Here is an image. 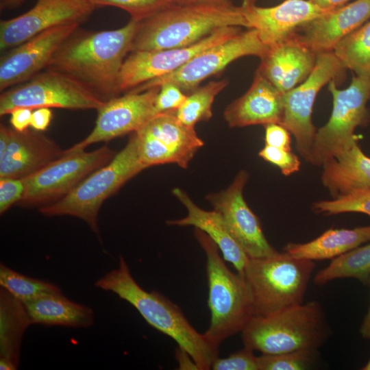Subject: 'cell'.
<instances>
[{
	"label": "cell",
	"mask_w": 370,
	"mask_h": 370,
	"mask_svg": "<svg viewBox=\"0 0 370 370\" xmlns=\"http://www.w3.org/2000/svg\"><path fill=\"white\" fill-rule=\"evenodd\" d=\"M138 22L123 27L88 32L79 27L60 46L47 69L80 82L105 101L117 96L120 71L131 52Z\"/></svg>",
	"instance_id": "obj_1"
},
{
	"label": "cell",
	"mask_w": 370,
	"mask_h": 370,
	"mask_svg": "<svg viewBox=\"0 0 370 370\" xmlns=\"http://www.w3.org/2000/svg\"><path fill=\"white\" fill-rule=\"evenodd\" d=\"M95 286L114 293L133 306L150 325L186 350L199 370L211 369L212 362L219 357V346L197 331L178 306L157 291L143 289L132 277L122 256L118 267L98 279Z\"/></svg>",
	"instance_id": "obj_2"
},
{
	"label": "cell",
	"mask_w": 370,
	"mask_h": 370,
	"mask_svg": "<svg viewBox=\"0 0 370 370\" xmlns=\"http://www.w3.org/2000/svg\"><path fill=\"white\" fill-rule=\"evenodd\" d=\"M228 26L246 27L241 6L175 3L138 22L131 52L187 47Z\"/></svg>",
	"instance_id": "obj_3"
},
{
	"label": "cell",
	"mask_w": 370,
	"mask_h": 370,
	"mask_svg": "<svg viewBox=\"0 0 370 370\" xmlns=\"http://www.w3.org/2000/svg\"><path fill=\"white\" fill-rule=\"evenodd\" d=\"M245 347L262 354L319 349L330 329L316 301L290 306L267 315H254L241 332Z\"/></svg>",
	"instance_id": "obj_4"
},
{
	"label": "cell",
	"mask_w": 370,
	"mask_h": 370,
	"mask_svg": "<svg viewBox=\"0 0 370 370\" xmlns=\"http://www.w3.org/2000/svg\"><path fill=\"white\" fill-rule=\"evenodd\" d=\"M195 237L206 256L208 306L210 323L205 336L219 346L227 338L241 332L254 316L249 285L240 273L226 266L217 244L202 230L195 228Z\"/></svg>",
	"instance_id": "obj_5"
},
{
	"label": "cell",
	"mask_w": 370,
	"mask_h": 370,
	"mask_svg": "<svg viewBox=\"0 0 370 370\" xmlns=\"http://www.w3.org/2000/svg\"><path fill=\"white\" fill-rule=\"evenodd\" d=\"M145 169L138 156L134 132L125 147L110 162L87 176L64 198L38 210L48 217L68 215L80 219L100 239L98 214L102 204Z\"/></svg>",
	"instance_id": "obj_6"
},
{
	"label": "cell",
	"mask_w": 370,
	"mask_h": 370,
	"mask_svg": "<svg viewBox=\"0 0 370 370\" xmlns=\"http://www.w3.org/2000/svg\"><path fill=\"white\" fill-rule=\"evenodd\" d=\"M314 267L313 260L285 251L249 258L243 275L251 291L254 315H267L302 304Z\"/></svg>",
	"instance_id": "obj_7"
},
{
	"label": "cell",
	"mask_w": 370,
	"mask_h": 370,
	"mask_svg": "<svg viewBox=\"0 0 370 370\" xmlns=\"http://www.w3.org/2000/svg\"><path fill=\"white\" fill-rule=\"evenodd\" d=\"M333 98L331 116L317 130L309 163L322 166L357 140L355 130L369 119L370 75L354 76L349 86L340 90L335 80L328 84Z\"/></svg>",
	"instance_id": "obj_8"
},
{
	"label": "cell",
	"mask_w": 370,
	"mask_h": 370,
	"mask_svg": "<svg viewBox=\"0 0 370 370\" xmlns=\"http://www.w3.org/2000/svg\"><path fill=\"white\" fill-rule=\"evenodd\" d=\"M116 153L107 145L92 151L64 153L38 171L23 178L22 199L16 204L38 209L58 201L95 171L110 162Z\"/></svg>",
	"instance_id": "obj_9"
},
{
	"label": "cell",
	"mask_w": 370,
	"mask_h": 370,
	"mask_svg": "<svg viewBox=\"0 0 370 370\" xmlns=\"http://www.w3.org/2000/svg\"><path fill=\"white\" fill-rule=\"evenodd\" d=\"M105 101L73 78L46 69L28 81L1 92L0 116L18 108L99 109Z\"/></svg>",
	"instance_id": "obj_10"
},
{
	"label": "cell",
	"mask_w": 370,
	"mask_h": 370,
	"mask_svg": "<svg viewBox=\"0 0 370 370\" xmlns=\"http://www.w3.org/2000/svg\"><path fill=\"white\" fill-rule=\"evenodd\" d=\"M345 69L333 51L319 53L315 66L306 79L283 95L280 124L293 135L298 152L308 162L317 133L312 121L316 97L326 84L343 79Z\"/></svg>",
	"instance_id": "obj_11"
},
{
	"label": "cell",
	"mask_w": 370,
	"mask_h": 370,
	"mask_svg": "<svg viewBox=\"0 0 370 370\" xmlns=\"http://www.w3.org/2000/svg\"><path fill=\"white\" fill-rule=\"evenodd\" d=\"M269 47L255 29L205 49L174 72L145 82L129 92H139L170 82L183 92H191L206 78L214 75L236 59L247 56L262 58Z\"/></svg>",
	"instance_id": "obj_12"
},
{
	"label": "cell",
	"mask_w": 370,
	"mask_h": 370,
	"mask_svg": "<svg viewBox=\"0 0 370 370\" xmlns=\"http://www.w3.org/2000/svg\"><path fill=\"white\" fill-rule=\"evenodd\" d=\"M135 133L138 156L147 168L176 164L186 169L196 152L204 145L195 127L181 122L175 111L156 114Z\"/></svg>",
	"instance_id": "obj_13"
},
{
	"label": "cell",
	"mask_w": 370,
	"mask_h": 370,
	"mask_svg": "<svg viewBox=\"0 0 370 370\" xmlns=\"http://www.w3.org/2000/svg\"><path fill=\"white\" fill-rule=\"evenodd\" d=\"M240 29L238 26L225 27L184 47L130 52L120 71L119 93H126L145 82L175 71L205 49L234 37L241 32Z\"/></svg>",
	"instance_id": "obj_14"
},
{
	"label": "cell",
	"mask_w": 370,
	"mask_h": 370,
	"mask_svg": "<svg viewBox=\"0 0 370 370\" xmlns=\"http://www.w3.org/2000/svg\"><path fill=\"white\" fill-rule=\"evenodd\" d=\"M160 86L139 92H128L108 99L97 110L98 114L92 132L82 140L63 151L67 153L84 150L88 145L108 142L144 127L157 114L155 101Z\"/></svg>",
	"instance_id": "obj_15"
},
{
	"label": "cell",
	"mask_w": 370,
	"mask_h": 370,
	"mask_svg": "<svg viewBox=\"0 0 370 370\" xmlns=\"http://www.w3.org/2000/svg\"><path fill=\"white\" fill-rule=\"evenodd\" d=\"M96 8L87 0H37L25 13L0 21V50L6 51L57 26L80 25Z\"/></svg>",
	"instance_id": "obj_16"
},
{
	"label": "cell",
	"mask_w": 370,
	"mask_h": 370,
	"mask_svg": "<svg viewBox=\"0 0 370 370\" xmlns=\"http://www.w3.org/2000/svg\"><path fill=\"white\" fill-rule=\"evenodd\" d=\"M249 173L241 170L230 186L206 196V199L225 221L230 232L250 258H260L278 251L266 238L260 221L248 206L243 189Z\"/></svg>",
	"instance_id": "obj_17"
},
{
	"label": "cell",
	"mask_w": 370,
	"mask_h": 370,
	"mask_svg": "<svg viewBox=\"0 0 370 370\" xmlns=\"http://www.w3.org/2000/svg\"><path fill=\"white\" fill-rule=\"evenodd\" d=\"M79 26L51 28L4 51L0 59V91L25 82L47 69L60 46Z\"/></svg>",
	"instance_id": "obj_18"
},
{
	"label": "cell",
	"mask_w": 370,
	"mask_h": 370,
	"mask_svg": "<svg viewBox=\"0 0 370 370\" xmlns=\"http://www.w3.org/2000/svg\"><path fill=\"white\" fill-rule=\"evenodd\" d=\"M241 6L246 27L258 30L269 47L290 36L302 25L332 10L322 9L309 0H286L272 7L243 2Z\"/></svg>",
	"instance_id": "obj_19"
},
{
	"label": "cell",
	"mask_w": 370,
	"mask_h": 370,
	"mask_svg": "<svg viewBox=\"0 0 370 370\" xmlns=\"http://www.w3.org/2000/svg\"><path fill=\"white\" fill-rule=\"evenodd\" d=\"M370 18V0H356L302 25L293 33L317 53L336 45Z\"/></svg>",
	"instance_id": "obj_20"
},
{
	"label": "cell",
	"mask_w": 370,
	"mask_h": 370,
	"mask_svg": "<svg viewBox=\"0 0 370 370\" xmlns=\"http://www.w3.org/2000/svg\"><path fill=\"white\" fill-rule=\"evenodd\" d=\"M63 151L41 132L10 127L9 145L0 158V178H25L62 156Z\"/></svg>",
	"instance_id": "obj_21"
},
{
	"label": "cell",
	"mask_w": 370,
	"mask_h": 370,
	"mask_svg": "<svg viewBox=\"0 0 370 370\" xmlns=\"http://www.w3.org/2000/svg\"><path fill=\"white\" fill-rule=\"evenodd\" d=\"M317 56L293 34L270 46L258 70L284 94L306 79L315 66Z\"/></svg>",
	"instance_id": "obj_22"
},
{
	"label": "cell",
	"mask_w": 370,
	"mask_h": 370,
	"mask_svg": "<svg viewBox=\"0 0 370 370\" xmlns=\"http://www.w3.org/2000/svg\"><path fill=\"white\" fill-rule=\"evenodd\" d=\"M283 95L257 70L247 91L225 108V120L231 127L280 124L284 111Z\"/></svg>",
	"instance_id": "obj_23"
},
{
	"label": "cell",
	"mask_w": 370,
	"mask_h": 370,
	"mask_svg": "<svg viewBox=\"0 0 370 370\" xmlns=\"http://www.w3.org/2000/svg\"><path fill=\"white\" fill-rule=\"evenodd\" d=\"M173 195L186 208L187 214L180 219L169 220V225L193 226L204 232L217 244L223 258L243 275L249 257L230 232L221 215L215 210L199 208L183 189L176 187Z\"/></svg>",
	"instance_id": "obj_24"
},
{
	"label": "cell",
	"mask_w": 370,
	"mask_h": 370,
	"mask_svg": "<svg viewBox=\"0 0 370 370\" xmlns=\"http://www.w3.org/2000/svg\"><path fill=\"white\" fill-rule=\"evenodd\" d=\"M321 180L333 198L354 190L370 189V158L358 140L325 162Z\"/></svg>",
	"instance_id": "obj_25"
},
{
	"label": "cell",
	"mask_w": 370,
	"mask_h": 370,
	"mask_svg": "<svg viewBox=\"0 0 370 370\" xmlns=\"http://www.w3.org/2000/svg\"><path fill=\"white\" fill-rule=\"evenodd\" d=\"M24 304L32 324L86 328L95 321L91 308L68 299L62 291L46 294Z\"/></svg>",
	"instance_id": "obj_26"
},
{
	"label": "cell",
	"mask_w": 370,
	"mask_h": 370,
	"mask_svg": "<svg viewBox=\"0 0 370 370\" xmlns=\"http://www.w3.org/2000/svg\"><path fill=\"white\" fill-rule=\"evenodd\" d=\"M370 242V225L353 229H329L305 243H289L284 251L310 260L334 259Z\"/></svg>",
	"instance_id": "obj_27"
},
{
	"label": "cell",
	"mask_w": 370,
	"mask_h": 370,
	"mask_svg": "<svg viewBox=\"0 0 370 370\" xmlns=\"http://www.w3.org/2000/svg\"><path fill=\"white\" fill-rule=\"evenodd\" d=\"M32 321L25 305L3 288L0 290V359L18 367L21 342Z\"/></svg>",
	"instance_id": "obj_28"
},
{
	"label": "cell",
	"mask_w": 370,
	"mask_h": 370,
	"mask_svg": "<svg viewBox=\"0 0 370 370\" xmlns=\"http://www.w3.org/2000/svg\"><path fill=\"white\" fill-rule=\"evenodd\" d=\"M354 278L367 284L370 278V243L360 245L332 260L319 270L313 280L321 286L336 279Z\"/></svg>",
	"instance_id": "obj_29"
},
{
	"label": "cell",
	"mask_w": 370,
	"mask_h": 370,
	"mask_svg": "<svg viewBox=\"0 0 370 370\" xmlns=\"http://www.w3.org/2000/svg\"><path fill=\"white\" fill-rule=\"evenodd\" d=\"M333 53L356 75H370V21L346 36Z\"/></svg>",
	"instance_id": "obj_30"
},
{
	"label": "cell",
	"mask_w": 370,
	"mask_h": 370,
	"mask_svg": "<svg viewBox=\"0 0 370 370\" xmlns=\"http://www.w3.org/2000/svg\"><path fill=\"white\" fill-rule=\"evenodd\" d=\"M227 84L228 80L223 79L197 87L189 92L183 104L175 111L177 117L192 127L200 121H209L212 116V104L216 96Z\"/></svg>",
	"instance_id": "obj_31"
},
{
	"label": "cell",
	"mask_w": 370,
	"mask_h": 370,
	"mask_svg": "<svg viewBox=\"0 0 370 370\" xmlns=\"http://www.w3.org/2000/svg\"><path fill=\"white\" fill-rule=\"evenodd\" d=\"M0 285L23 303L46 294L62 291L47 280L23 275L2 263L0 264Z\"/></svg>",
	"instance_id": "obj_32"
},
{
	"label": "cell",
	"mask_w": 370,
	"mask_h": 370,
	"mask_svg": "<svg viewBox=\"0 0 370 370\" xmlns=\"http://www.w3.org/2000/svg\"><path fill=\"white\" fill-rule=\"evenodd\" d=\"M312 209L327 215L357 212L370 216V189L354 190L332 200L319 201L313 204Z\"/></svg>",
	"instance_id": "obj_33"
},
{
	"label": "cell",
	"mask_w": 370,
	"mask_h": 370,
	"mask_svg": "<svg viewBox=\"0 0 370 370\" xmlns=\"http://www.w3.org/2000/svg\"><path fill=\"white\" fill-rule=\"evenodd\" d=\"M318 349L262 354L258 356V370H304L310 369L317 361Z\"/></svg>",
	"instance_id": "obj_34"
},
{
	"label": "cell",
	"mask_w": 370,
	"mask_h": 370,
	"mask_svg": "<svg viewBox=\"0 0 370 370\" xmlns=\"http://www.w3.org/2000/svg\"><path fill=\"white\" fill-rule=\"evenodd\" d=\"M96 8L114 6L126 11L133 19L141 21L175 3V0H87Z\"/></svg>",
	"instance_id": "obj_35"
},
{
	"label": "cell",
	"mask_w": 370,
	"mask_h": 370,
	"mask_svg": "<svg viewBox=\"0 0 370 370\" xmlns=\"http://www.w3.org/2000/svg\"><path fill=\"white\" fill-rule=\"evenodd\" d=\"M265 161L277 166L284 175L288 176L300 169L299 158L292 150L265 145L258 152Z\"/></svg>",
	"instance_id": "obj_36"
},
{
	"label": "cell",
	"mask_w": 370,
	"mask_h": 370,
	"mask_svg": "<svg viewBox=\"0 0 370 370\" xmlns=\"http://www.w3.org/2000/svg\"><path fill=\"white\" fill-rule=\"evenodd\" d=\"M213 370H258V356L248 347L238 350L227 358H217L212 364Z\"/></svg>",
	"instance_id": "obj_37"
},
{
	"label": "cell",
	"mask_w": 370,
	"mask_h": 370,
	"mask_svg": "<svg viewBox=\"0 0 370 370\" xmlns=\"http://www.w3.org/2000/svg\"><path fill=\"white\" fill-rule=\"evenodd\" d=\"M155 101L157 114L176 111L186 99V95L177 86L166 82L160 86Z\"/></svg>",
	"instance_id": "obj_38"
},
{
	"label": "cell",
	"mask_w": 370,
	"mask_h": 370,
	"mask_svg": "<svg viewBox=\"0 0 370 370\" xmlns=\"http://www.w3.org/2000/svg\"><path fill=\"white\" fill-rule=\"evenodd\" d=\"M25 190L22 179L0 178V214H4L23 197Z\"/></svg>",
	"instance_id": "obj_39"
},
{
	"label": "cell",
	"mask_w": 370,
	"mask_h": 370,
	"mask_svg": "<svg viewBox=\"0 0 370 370\" xmlns=\"http://www.w3.org/2000/svg\"><path fill=\"white\" fill-rule=\"evenodd\" d=\"M264 126L265 145L291 150L290 132L280 123H269Z\"/></svg>",
	"instance_id": "obj_40"
},
{
	"label": "cell",
	"mask_w": 370,
	"mask_h": 370,
	"mask_svg": "<svg viewBox=\"0 0 370 370\" xmlns=\"http://www.w3.org/2000/svg\"><path fill=\"white\" fill-rule=\"evenodd\" d=\"M32 110L27 108H18L10 112V122L12 128L18 132L28 129L31 124Z\"/></svg>",
	"instance_id": "obj_41"
},
{
	"label": "cell",
	"mask_w": 370,
	"mask_h": 370,
	"mask_svg": "<svg viewBox=\"0 0 370 370\" xmlns=\"http://www.w3.org/2000/svg\"><path fill=\"white\" fill-rule=\"evenodd\" d=\"M53 114L48 108L36 109L32 115L30 127L36 131H45L49 125Z\"/></svg>",
	"instance_id": "obj_42"
},
{
	"label": "cell",
	"mask_w": 370,
	"mask_h": 370,
	"mask_svg": "<svg viewBox=\"0 0 370 370\" xmlns=\"http://www.w3.org/2000/svg\"><path fill=\"white\" fill-rule=\"evenodd\" d=\"M175 357L179 365L180 369H197L199 370L190 355L184 349L178 346L175 352Z\"/></svg>",
	"instance_id": "obj_43"
},
{
	"label": "cell",
	"mask_w": 370,
	"mask_h": 370,
	"mask_svg": "<svg viewBox=\"0 0 370 370\" xmlns=\"http://www.w3.org/2000/svg\"><path fill=\"white\" fill-rule=\"evenodd\" d=\"M10 140V127L1 123L0 125V158L4 155Z\"/></svg>",
	"instance_id": "obj_44"
},
{
	"label": "cell",
	"mask_w": 370,
	"mask_h": 370,
	"mask_svg": "<svg viewBox=\"0 0 370 370\" xmlns=\"http://www.w3.org/2000/svg\"><path fill=\"white\" fill-rule=\"evenodd\" d=\"M324 10H334L341 7L349 0H309Z\"/></svg>",
	"instance_id": "obj_45"
},
{
	"label": "cell",
	"mask_w": 370,
	"mask_h": 370,
	"mask_svg": "<svg viewBox=\"0 0 370 370\" xmlns=\"http://www.w3.org/2000/svg\"><path fill=\"white\" fill-rule=\"evenodd\" d=\"M367 284L370 286V278ZM360 333L362 338L370 341V299L367 312L365 316L360 328Z\"/></svg>",
	"instance_id": "obj_46"
},
{
	"label": "cell",
	"mask_w": 370,
	"mask_h": 370,
	"mask_svg": "<svg viewBox=\"0 0 370 370\" xmlns=\"http://www.w3.org/2000/svg\"><path fill=\"white\" fill-rule=\"evenodd\" d=\"M177 3L189 4V3H223L230 0H175ZM256 0H243L245 3H255Z\"/></svg>",
	"instance_id": "obj_47"
},
{
	"label": "cell",
	"mask_w": 370,
	"mask_h": 370,
	"mask_svg": "<svg viewBox=\"0 0 370 370\" xmlns=\"http://www.w3.org/2000/svg\"><path fill=\"white\" fill-rule=\"evenodd\" d=\"M25 0H0V10H11L20 7Z\"/></svg>",
	"instance_id": "obj_48"
},
{
	"label": "cell",
	"mask_w": 370,
	"mask_h": 370,
	"mask_svg": "<svg viewBox=\"0 0 370 370\" xmlns=\"http://www.w3.org/2000/svg\"><path fill=\"white\" fill-rule=\"evenodd\" d=\"M362 370H370V359L368 360V362L366 363L365 366L362 368Z\"/></svg>",
	"instance_id": "obj_49"
}]
</instances>
